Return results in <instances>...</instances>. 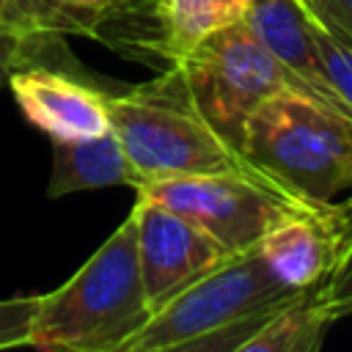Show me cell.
Segmentation results:
<instances>
[{"mask_svg": "<svg viewBox=\"0 0 352 352\" xmlns=\"http://www.w3.org/2000/svg\"><path fill=\"white\" fill-rule=\"evenodd\" d=\"M242 160L272 187L308 206L352 190V116L305 91H283L248 118Z\"/></svg>", "mask_w": 352, "mask_h": 352, "instance_id": "1", "label": "cell"}, {"mask_svg": "<svg viewBox=\"0 0 352 352\" xmlns=\"http://www.w3.org/2000/svg\"><path fill=\"white\" fill-rule=\"evenodd\" d=\"M151 314L126 214L66 283L38 294L30 346L38 352H110L129 341Z\"/></svg>", "mask_w": 352, "mask_h": 352, "instance_id": "2", "label": "cell"}, {"mask_svg": "<svg viewBox=\"0 0 352 352\" xmlns=\"http://www.w3.org/2000/svg\"><path fill=\"white\" fill-rule=\"evenodd\" d=\"M107 113L138 179L135 190L179 176L253 173L242 154L201 118L176 66L124 94H110Z\"/></svg>", "mask_w": 352, "mask_h": 352, "instance_id": "3", "label": "cell"}, {"mask_svg": "<svg viewBox=\"0 0 352 352\" xmlns=\"http://www.w3.org/2000/svg\"><path fill=\"white\" fill-rule=\"evenodd\" d=\"M170 66L201 118L236 151L248 118L261 102L283 91L314 94L261 47L245 22L209 33Z\"/></svg>", "mask_w": 352, "mask_h": 352, "instance_id": "4", "label": "cell"}, {"mask_svg": "<svg viewBox=\"0 0 352 352\" xmlns=\"http://www.w3.org/2000/svg\"><path fill=\"white\" fill-rule=\"evenodd\" d=\"M314 292H289L283 289L270 270L264 267L258 250H245L204 278L184 286L176 297L162 302L148 322L118 349L121 352H146L162 349L182 341H192L209 333H217L228 324L250 319L256 314L278 311L292 302L311 297Z\"/></svg>", "mask_w": 352, "mask_h": 352, "instance_id": "5", "label": "cell"}, {"mask_svg": "<svg viewBox=\"0 0 352 352\" xmlns=\"http://www.w3.org/2000/svg\"><path fill=\"white\" fill-rule=\"evenodd\" d=\"M138 195L187 217L228 253L253 250L289 212L308 206L256 173H204L143 184Z\"/></svg>", "mask_w": 352, "mask_h": 352, "instance_id": "6", "label": "cell"}, {"mask_svg": "<svg viewBox=\"0 0 352 352\" xmlns=\"http://www.w3.org/2000/svg\"><path fill=\"white\" fill-rule=\"evenodd\" d=\"M129 217L151 311H157L162 302L176 297L184 286L204 278L226 258L236 256L187 217L143 195H138Z\"/></svg>", "mask_w": 352, "mask_h": 352, "instance_id": "7", "label": "cell"}, {"mask_svg": "<svg viewBox=\"0 0 352 352\" xmlns=\"http://www.w3.org/2000/svg\"><path fill=\"white\" fill-rule=\"evenodd\" d=\"M6 88H11L22 116L50 140H85L110 129V94L66 74L58 66H16L8 74Z\"/></svg>", "mask_w": 352, "mask_h": 352, "instance_id": "8", "label": "cell"}, {"mask_svg": "<svg viewBox=\"0 0 352 352\" xmlns=\"http://www.w3.org/2000/svg\"><path fill=\"white\" fill-rule=\"evenodd\" d=\"M338 245V201L300 206L280 217L256 245L270 275L289 292H314L333 267Z\"/></svg>", "mask_w": 352, "mask_h": 352, "instance_id": "9", "label": "cell"}, {"mask_svg": "<svg viewBox=\"0 0 352 352\" xmlns=\"http://www.w3.org/2000/svg\"><path fill=\"white\" fill-rule=\"evenodd\" d=\"M242 22L261 41V47L278 63H283L308 91H314L330 104L344 107L336 99L322 66L316 44L319 19L300 0H250V8Z\"/></svg>", "mask_w": 352, "mask_h": 352, "instance_id": "10", "label": "cell"}, {"mask_svg": "<svg viewBox=\"0 0 352 352\" xmlns=\"http://www.w3.org/2000/svg\"><path fill=\"white\" fill-rule=\"evenodd\" d=\"M116 184L135 190L138 179L113 129L85 140H52V170L47 184L50 198Z\"/></svg>", "mask_w": 352, "mask_h": 352, "instance_id": "11", "label": "cell"}, {"mask_svg": "<svg viewBox=\"0 0 352 352\" xmlns=\"http://www.w3.org/2000/svg\"><path fill=\"white\" fill-rule=\"evenodd\" d=\"M250 0H154L160 38L154 50L168 60H179L209 33L245 19Z\"/></svg>", "mask_w": 352, "mask_h": 352, "instance_id": "12", "label": "cell"}, {"mask_svg": "<svg viewBox=\"0 0 352 352\" xmlns=\"http://www.w3.org/2000/svg\"><path fill=\"white\" fill-rule=\"evenodd\" d=\"M330 324L333 319L316 305L311 294L272 314L231 352H322Z\"/></svg>", "mask_w": 352, "mask_h": 352, "instance_id": "13", "label": "cell"}, {"mask_svg": "<svg viewBox=\"0 0 352 352\" xmlns=\"http://www.w3.org/2000/svg\"><path fill=\"white\" fill-rule=\"evenodd\" d=\"M0 36L22 44L41 63L44 52L63 50L60 38L72 36V28L55 0H0Z\"/></svg>", "mask_w": 352, "mask_h": 352, "instance_id": "14", "label": "cell"}, {"mask_svg": "<svg viewBox=\"0 0 352 352\" xmlns=\"http://www.w3.org/2000/svg\"><path fill=\"white\" fill-rule=\"evenodd\" d=\"M316 305L336 322L352 316V198L338 204V245L324 280L314 289Z\"/></svg>", "mask_w": 352, "mask_h": 352, "instance_id": "15", "label": "cell"}, {"mask_svg": "<svg viewBox=\"0 0 352 352\" xmlns=\"http://www.w3.org/2000/svg\"><path fill=\"white\" fill-rule=\"evenodd\" d=\"M316 44H319V55H322V66L330 88L336 99L344 104V110L352 116V44L330 33L322 22L316 25Z\"/></svg>", "mask_w": 352, "mask_h": 352, "instance_id": "16", "label": "cell"}, {"mask_svg": "<svg viewBox=\"0 0 352 352\" xmlns=\"http://www.w3.org/2000/svg\"><path fill=\"white\" fill-rule=\"evenodd\" d=\"M36 308H38V294L0 300V352L30 346Z\"/></svg>", "mask_w": 352, "mask_h": 352, "instance_id": "17", "label": "cell"}, {"mask_svg": "<svg viewBox=\"0 0 352 352\" xmlns=\"http://www.w3.org/2000/svg\"><path fill=\"white\" fill-rule=\"evenodd\" d=\"M278 311L256 314V316L242 319L236 324H228V327H223L217 333H209V336H201V338H192V341H182V344H173V346H162V349H146V352H231L245 336H250L256 327H261Z\"/></svg>", "mask_w": 352, "mask_h": 352, "instance_id": "18", "label": "cell"}, {"mask_svg": "<svg viewBox=\"0 0 352 352\" xmlns=\"http://www.w3.org/2000/svg\"><path fill=\"white\" fill-rule=\"evenodd\" d=\"M58 11L69 22L72 33L80 36H96L99 25L126 6V0H55Z\"/></svg>", "mask_w": 352, "mask_h": 352, "instance_id": "19", "label": "cell"}, {"mask_svg": "<svg viewBox=\"0 0 352 352\" xmlns=\"http://www.w3.org/2000/svg\"><path fill=\"white\" fill-rule=\"evenodd\" d=\"M314 16L338 38L352 44V0H316Z\"/></svg>", "mask_w": 352, "mask_h": 352, "instance_id": "20", "label": "cell"}, {"mask_svg": "<svg viewBox=\"0 0 352 352\" xmlns=\"http://www.w3.org/2000/svg\"><path fill=\"white\" fill-rule=\"evenodd\" d=\"M25 63H36L33 55H30L22 44H16L14 38L0 36V88H6L8 74H11L16 66H25Z\"/></svg>", "mask_w": 352, "mask_h": 352, "instance_id": "21", "label": "cell"}, {"mask_svg": "<svg viewBox=\"0 0 352 352\" xmlns=\"http://www.w3.org/2000/svg\"><path fill=\"white\" fill-rule=\"evenodd\" d=\"M300 3H302V6H305L311 14H314V6H316V0H300Z\"/></svg>", "mask_w": 352, "mask_h": 352, "instance_id": "22", "label": "cell"}]
</instances>
